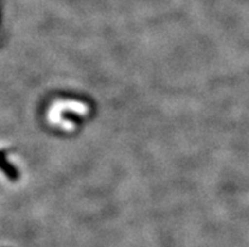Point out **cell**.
Returning a JSON list of instances; mask_svg holds the SVG:
<instances>
[{"mask_svg": "<svg viewBox=\"0 0 249 247\" xmlns=\"http://www.w3.org/2000/svg\"><path fill=\"white\" fill-rule=\"evenodd\" d=\"M90 113V107L79 100H57L47 110V121L51 126L60 129L65 115L85 117Z\"/></svg>", "mask_w": 249, "mask_h": 247, "instance_id": "1", "label": "cell"}]
</instances>
